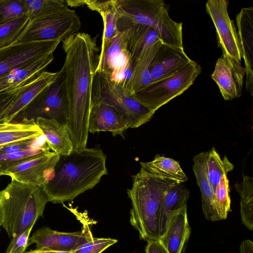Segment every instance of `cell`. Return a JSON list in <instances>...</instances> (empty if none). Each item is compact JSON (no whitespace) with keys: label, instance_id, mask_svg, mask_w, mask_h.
Returning <instances> with one entry per match:
<instances>
[{"label":"cell","instance_id":"obj_23","mask_svg":"<svg viewBox=\"0 0 253 253\" xmlns=\"http://www.w3.org/2000/svg\"><path fill=\"white\" fill-rule=\"evenodd\" d=\"M51 53L23 68L0 77V94L23 86L36 79L52 62Z\"/></svg>","mask_w":253,"mask_h":253},{"label":"cell","instance_id":"obj_18","mask_svg":"<svg viewBox=\"0 0 253 253\" xmlns=\"http://www.w3.org/2000/svg\"><path fill=\"white\" fill-rule=\"evenodd\" d=\"M129 128L124 115L114 107L97 101H91L89 132L110 131L114 136L123 135Z\"/></svg>","mask_w":253,"mask_h":253},{"label":"cell","instance_id":"obj_22","mask_svg":"<svg viewBox=\"0 0 253 253\" xmlns=\"http://www.w3.org/2000/svg\"><path fill=\"white\" fill-rule=\"evenodd\" d=\"M35 120L51 151L59 156L67 155L73 151V143L66 125L53 119L39 118Z\"/></svg>","mask_w":253,"mask_h":253},{"label":"cell","instance_id":"obj_45","mask_svg":"<svg viewBox=\"0 0 253 253\" xmlns=\"http://www.w3.org/2000/svg\"></svg>","mask_w":253,"mask_h":253},{"label":"cell","instance_id":"obj_38","mask_svg":"<svg viewBox=\"0 0 253 253\" xmlns=\"http://www.w3.org/2000/svg\"><path fill=\"white\" fill-rule=\"evenodd\" d=\"M32 228L29 229L20 235L11 239L5 253H24L28 247L29 236Z\"/></svg>","mask_w":253,"mask_h":253},{"label":"cell","instance_id":"obj_20","mask_svg":"<svg viewBox=\"0 0 253 253\" xmlns=\"http://www.w3.org/2000/svg\"><path fill=\"white\" fill-rule=\"evenodd\" d=\"M190 232L185 206L172 215L159 241L169 253H182Z\"/></svg>","mask_w":253,"mask_h":253},{"label":"cell","instance_id":"obj_43","mask_svg":"<svg viewBox=\"0 0 253 253\" xmlns=\"http://www.w3.org/2000/svg\"><path fill=\"white\" fill-rule=\"evenodd\" d=\"M24 253H73L72 252H61L48 249H40L30 251Z\"/></svg>","mask_w":253,"mask_h":253},{"label":"cell","instance_id":"obj_12","mask_svg":"<svg viewBox=\"0 0 253 253\" xmlns=\"http://www.w3.org/2000/svg\"><path fill=\"white\" fill-rule=\"evenodd\" d=\"M228 4L227 0H208L206 4V12L215 26L217 46L222 54L241 62L237 31L228 13Z\"/></svg>","mask_w":253,"mask_h":253},{"label":"cell","instance_id":"obj_15","mask_svg":"<svg viewBox=\"0 0 253 253\" xmlns=\"http://www.w3.org/2000/svg\"><path fill=\"white\" fill-rule=\"evenodd\" d=\"M59 74L42 72L36 79L25 85L11 102L0 112V124L13 122L19 114L43 89L52 84Z\"/></svg>","mask_w":253,"mask_h":253},{"label":"cell","instance_id":"obj_10","mask_svg":"<svg viewBox=\"0 0 253 253\" xmlns=\"http://www.w3.org/2000/svg\"><path fill=\"white\" fill-rule=\"evenodd\" d=\"M64 207L70 211L83 224L81 230L74 232H62L43 227L36 230L29 237L28 246L35 244V250L48 249L61 252H72L92 241L94 237L91 231L92 221L87 212H81L70 205Z\"/></svg>","mask_w":253,"mask_h":253},{"label":"cell","instance_id":"obj_4","mask_svg":"<svg viewBox=\"0 0 253 253\" xmlns=\"http://www.w3.org/2000/svg\"><path fill=\"white\" fill-rule=\"evenodd\" d=\"M49 199L43 187L11 179L0 191V222L10 239L32 228Z\"/></svg>","mask_w":253,"mask_h":253},{"label":"cell","instance_id":"obj_39","mask_svg":"<svg viewBox=\"0 0 253 253\" xmlns=\"http://www.w3.org/2000/svg\"><path fill=\"white\" fill-rule=\"evenodd\" d=\"M24 86L0 94V112L11 102Z\"/></svg>","mask_w":253,"mask_h":253},{"label":"cell","instance_id":"obj_28","mask_svg":"<svg viewBox=\"0 0 253 253\" xmlns=\"http://www.w3.org/2000/svg\"><path fill=\"white\" fill-rule=\"evenodd\" d=\"M159 41L156 32L147 25L137 24L128 28L126 46L134 62L147 47Z\"/></svg>","mask_w":253,"mask_h":253},{"label":"cell","instance_id":"obj_11","mask_svg":"<svg viewBox=\"0 0 253 253\" xmlns=\"http://www.w3.org/2000/svg\"><path fill=\"white\" fill-rule=\"evenodd\" d=\"M58 40L15 42L0 48V77L53 53Z\"/></svg>","mask_w":253,"mask_h":253},{"label":"cell","instance_id":"obj_34","mask_svg":"<svg viewBox=\"0 0 253 253\" xmlns=\"http://www.w3.org/2000/svg\"><path fill=\"white\" fill-rule=\"evenodd\" d=\"M50 151L48 147L44 146L0 155V173L10 167Z\"/></svg>","mask_w":253,"mask_h":253},{"label":"cell","instance_id":"obj_19","mask_svg":"<svg viewBox=\"0 0 253 253\" xmlns=\"http://www.w3.org/2000/svg\"><path fill=\"white\" fill-rule=\"evenodd\" d=\"M128 29L118 32L99 63L95 72H104L109 75L134 66V62L127 46Z\"/></svg>","mask_w":253,"mask_h":253},{"label":"cell","instance_id":"obj_14","mask_svg":"<svg viewBox=\"0 0 253 253\" xmlns=\"http://www.w3.org/2000/svg\"><path fill=\"white\" fill-rule=\"evenodd\" d=\"M246 73L241 62L222 54L216 62L211 77L218 86L224 99L232 100L241 96Z\"/></svg>","mask_w":253,"mask_h":253},{"label":"cell","instance_id":"obj_5","mask_svg":"<svg viewBox=\"0 0 253 253\" xmlns=\"http://www.w3.org/2000/svg\"><path fill=\"white\" fill-rule=\"evenodd\" d=\"M117 28L120 32L136 24L147 25L158 34L161 42L183 48L182 24L172 20L163 0H116Z\"/></svg>","mask_w":253,"mask_h":253},{"label":"cell","instance_id":"obj_33","mask_svg":"<svg viewBox=\"0 0 253 253\" xmlns=\"http://www.w3.org/2000/svg\"><path fill=\"white\" fill-rule=\"evenodd\" d=\"M229 192V180L227 175H223L214 191L215 207L220 220L225 219L230 211Z\"/></svg>","mask_w":253,"mask_h":253},{"label":"cell","instance_id":"obj_40","mask_svg":"<svg viewBox=\"0 0 253 253\" xmlns=\"http://www.w3.org/2000/svg\"><path fill=\"white\" fill-rule=\"evenodd\" d=\"M30 19L36 16L42 8L45 0H25Z\"/></svg>","mask_w":253,"mask_h":253},{"label":"cell","instance_id":"obj_21","mask_svg":"<svg viewBox=\"0 0 253 253\" xmlns=\"http://www.w3.org/2000/svg\"><path fill=\"white\" fill-rule=\"evenodd\" d=\"M208 154L209 151L203 152L194 156L193 170L201 191L202 209L205 217L208 220L216 221L220 219L215 207L213 189L206 172Z\"/></svg>","mask_w":253,"mask_h":253},{"label":"cell","instance_id":"obj_25","mask_svg":"<svg viewBox=\"0 0 253 253\" xmlns=\"http://www.w3.org/2000/svg\"><path fill=\"white\" fill-rule=\"evenodd\" d=\"M189 197V191L182 183H175L167 190L162 203L160 220V237L165 233L172 215L187 206Z\"/></svg>","mask_w":253,"mask_h":253},{"label":"cell","instance_id":"obj_26","mask_svg":"<svg viewBox=\"0 0 253 253\" xmlns=\"http://www.w3.org/2000/svg\"><path fill=\"white\" fill-rule=\"evenodd\" d=\"M43 135L35 120L23 118L8 123L0 124V146Z\"/></svg>","mask_w":253,"mask_h":253},{"label":"cell","instance_id":"obj_16","mask_svg":"<svg viewBox=\"0 0 253 253\" xmlns=\"http://www.w3.org/2000/svg\"><path fill=\"white\" fill-rule=\"evenodd\" d=\"M238 36L246 69V89L253 95V7H243L237 15Z\"/></svg>","mask_w":253,"mask_h":253},{"label":"cell","instance_id":"obj_36","mask_svg":"<svg viewBox=\"0 0 253 253\" xmlns=\"http://www.w3.org/2000/svg\"><path fill=\"white\" fill-rule=\"evenodd\" d=\"M44 146L48 147L44 135L39 138L20 140L0 146V155Z\"/></svg>","mask_w":253,"mask_h":253},{"label":"cell","instance_id":"obj_31","mask_svg":"<svg viewBox=\"0 0 253 253\" xmlns=\"http://www.w3.org/2000/svg\"><path fill=\"white\" fill-rule=\"evenodd\" d=\"M234 165L224 156L221 159L220 155L212 147L209 151L208 157L206 163V172L209 180L211 184L213 191L219 183L223 175L234 169Z\"/></svg>","mask_w":253,"mask_h":253},{"label":"cell","instance_id":"obj_41","mask_svg":"<svg viewBox=\"0 0 253 253\" xmlns=\"http://www.w3.org/2000/svg\"><path fill=\"white\" fill-rule=\"evenodd\" d=\"M145 253H169L159 241H148Z\"/></svg>","mask_w":253,"mask_h":253},{"label":"cell","instance_id":"obj_3","mask_svg":"<svg viewBox=\"0 0 253 253\" xmlns=\"http://www.w3.org/2000/svg\"><path fill=\"white\" fill-rule=\"evenodd\" d=\"M174 181L156 177L141 168L132 176V185L127 193L131 203L130 222L140 239L159 241L162 203Z\"/></svg>","mask_w":253,"mask_h":253},{"label":"cell","instance_id":"obj_44","mask_svg":"<svg viewBox=\"0 0 253 253\" xmlns=\"http://www.w3.org/2000/svg\"><path fill=\"white\" fill-rule=\"evenodd\" d=\"M1 225H0V227Z\"/></svg>","mask_w":253,"mask_h":253},{"label":"cell","instance_id":"obj_24","mask_svg":"<svg viewBox=\"0 0 253 253\" xmlns=\"http://www.w3.org/2000/svg\"><path fill=\"white\" fill-rule=\"evenodd\" d=\"M162 42L159 41L147 47L137 59L131 76L123 88L126 95L132 96L135 92L152 83L150 65Z\"/></svg>","mask_w":253,"mask_h":253},{"label":"cell","instance_id":"obj_1","mask_svg":"<svg viewBox=\"0 0 253 253\" xmlns=\"http://www.w3.org/2000/svg\"><path fill=\"white\" fill-rule=\"evenodd\" d=\"M65 58L63 72L68 105L66 125L73 149L86 147L91 110L92 81L98 59L95 39L88 34L76 33L62 41Z\"/></svg>","mask_w":253,"mask_h":253},{"label":"cell","instance_id":"obj_9","mask_svg":"<svg viewBox=\"0 0 253 253\" xmlns=\"http://www.w3.org/2000/svg\"><path fill=\"white\" fill-rule=\"evenodd\" d=\"M68 114L65 80L61 69L54 82L40 92L14 120L23 118L36 120L41 118L55 120L63 125H66Z\"/></svg>","mask_w":253,"mask_h":253},{"label":"cell","instance_id":"obj_32","mask_svg":"<svg viewBox=\"0 0 253 253\" xmlns=\"http://www.w3.org/2000/svg\"><path fill=\"white\" fill-rule=\"evenodd\" d=\"M30 20L28 13L0 25V48L15 43Z\"/></svg>","mask_w":253,"mask_h":253},{"label":"cell","instance_id":"obj_42","mask_svg":"<svg viewBox=\"0 0 253 253\" xmlns=\"http://www.w3.org/2000/svg\"><path fill=\"white\" fill-rule=\"evenodd\" d=\"M240 253H253V243L250 240H246L240 245Z\"/></svg>","mask_w":253,"mask_h":253},{"label":"cell","instance_id":"obj_7","mask_svg":"<svg viewBox=\"0 0 253 253\" xmlns=\"http://www.w3.org/2000/svg\"><path fill=\"white\" fill-rule=\"evenodd\" d=\"M91 100L115 108L124 115L129 128H137L148 122L156 112L138 102L132 96L126 95L122 86L112 82L109 74L104 72L94 74Z\"/></svg>","mask_w":253,"mask_h":253},{"label":"cell","instance_id":"obj_27","mask_svg":"<svg viewBox=\"0 0 253 253\" xmlns=\"http://www.w3.org/2000/svg\"><path fill=\"white\" fill-rule=\"evenodd\" d=\"M141 168L156 177L175 181L185 182L188 180L178 162L159 154L149 162H140Z\"/></svg>","mask_w":253,"mask_h":253},{"label":"cell","instance_id":"obj_37","mask_svg":"<svg viewBox=\"0 0 253 253\" xmlns=\"http://www.w3.org/2000/svg\"><path fill=\"white\" fill-rule=\"evenodd\" d=\"M111 238H94L93 239L72 251L73 253H101L117 242Z\"/></svg>","mask_w":253,"mask_h":253},{"label":"cell","instance_id":"obj_29","mask_svg":"<svg viewBox=\"0 0 253 253\" xmlns=\"http://www.w3.org/2000/svg\"><path fill=\"white\" fill-rule=\"evenodd\" d=\"M103 22V32L101 52L98 55V63L103 58L113 39L118 33L117 28L118 18L116 0H109L108 3L99 10Z\"/></svg>","mask_w":253,"mask_h":253},{"label":"cell","instance_id":"obj_2","mask_svg":"<svg viewBox=\"0 0 253 253\" xmlns=\"http://www.w3.org/2000/svg\"><path fill=\"white\" fill-rule=\"evenodd\" d=\"M106 156L96 148L60 156L50 179L43 186L49 202L63 204L93 188L108 173Z\"/></svg>","mask_w":253,"mask_h":253},{"label":"cell","instance_id":"obj_13","mask_svg":"<svg viewBox=\"0 0 253 253\" xmlns=\"http://www.w3.org/2000/svg\"><path fill=\"white\" fill-rule=\"evenodd\" d=\"M60 156L50 151L0 172L19 182L43 186L51 177Z\"/></svg>","mask_w":253,"mask_h":253},{"label":"cell","instance_id":"obj_35","mask_svg":"<svg viewBox=\"0 0 253 253\" xmlns=\"http://www.w3.org/2000/svg\"><path fill=\"white\" fill-rule=\"evenodd\" d=\"M27 13L25 0H0V25Z\"/></svg>","mask_w":253,"mask_h":253},{"label":"cell","instance_id":"obj_17","mask_svg":"<svg viewBox=\"0 0 253 253\" xmlns=\"http://www.w3.org/2000/svg\"><path fill=\"white\" fill-rule=\"evenodd\" d=\"M191 60L183 48L162 42L150 65L152 83L176 73Z\"/></svg>","mask_w":253,"mask_h":253},{"label":"cell","instance_id":"obj_6","mask_svg":"<svg viewBox=\"0 0 253 253\" xmlns=\"http://www.w3.org/2000/svg\"><path fill=\"white\" fill-rule=\"evenodd\" d=\"M81 22L75 11L63 0H45L39 13L30 19L15 42L58 40L78 32Z\"/></svg>","mask_w":253,"mask_h":253},{"label":"cell","instance_id":"obj_30","mask_svg":"<svg viewBox=\"0 0 253 253\" xmlns=\"http://www.w3.org/2000/svg\"><path fill=\"white\" fill-rule=\"evenodd\" d=\"M240 197V213L242 223L253 229V178L243 174V180L235 184Z\"/></svg>","mask_w":253,"mask_h":253},{"label":"cell","instance_id":"obj_8","mask_svg":"<svg viewBox=\"0 0 253 253\" xmlns=\"http://www.w3.org/2000/svg\"><path fill=\"white\" fill-rule=\"evenodd\" d=\"M201 72L200 65L192 60L176 73L151 83L132 96L150 110L156 112L185 91Z\"/></svg>","mask_w":253,"mask_h":253}]
</instances>
